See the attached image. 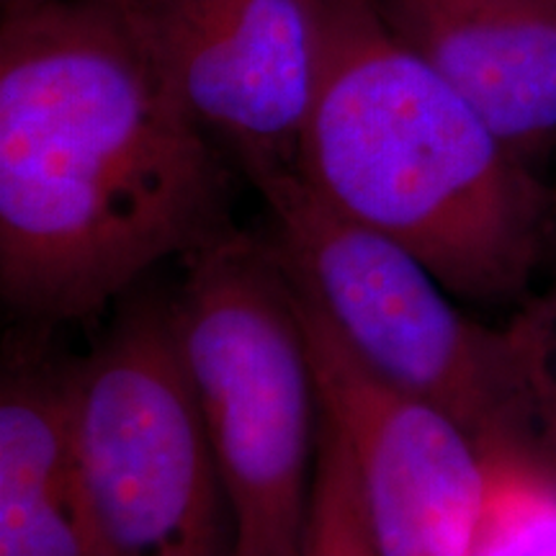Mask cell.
<instances>
[{"mask_svg": "<svg viewBox=\"0 0 556 556\" xmlns=\"http://www.w3.org/2000/svg\"><path fill=\"white\" fill-rule=\"evenodd\" d=\"M0 9V291L80 319L232 227L227 155L103 0Z\"/></svg>", "mask_w": 556, "mask_h": 556, "instance_id": "obj_1", "label": "cell"}, {"mask_svg": "<svg viewBox=\"0 0 556 556\" xmlns=\"http://www.w3.org/2000/svg\"><path fill=\"white\" fill-rule=\"evenodd\" d=\"M315 99L299 176L340 214L400 242L446 291L507 302L556 250V193L374 0H307Z\"/></svg>", "mask_w": 556, "mask_h": 556, "instance_id": "obj_2", "label": "cell"}, {"mask_svg": "<svg viewBox=\"0 0 556 556\" xmlns=\"http://www.w3.org/2000/svg\"><path fill=\"white\" fill-rule=\"evenodd\" d=\"M184 261L168 317L232 510V552L299 554L319 400L294 283L268 240L235 227Z\"/></svg>", "mask_w": 556, "mask_h": 556, "instance_id": "obj_3", "label": "cell"}, {"mask_svg": "<svg viewBox=\"0 0 556 556\" xmlns=\"http://www.w3.org/2000/svg\"><path fill=\"white\" fill-rule=\"evenodd\" d=\"M255 189L289 278L374 374L443 409L479 451L536 446L516 323L492 330L464 317L409 250L340 214L299 173Z\"/></svg>", "mask_w": 556, "mask_h": 556, "instance_id": "obj_4", "label": "cell"}, {"mask_svg": "<svg viewBox=\"0 0 556 556\" xmlns=\"http://www.w3.org/2000/svg\"><path fill=\"white\" fill-rule=\"evenodd\" d=\"M73 438L99 556H222L227 495L168 309L129 315L73 368Z\"/></svg>", "mask_w": 556, "mask_h": 556, "instance_id": "obj_5", "label": "cell"}, {"mask_svg": "<svg viewBox=\"0 0 556 556\" xmlns=\"http://www.w3.org/2000/svg\"><path fill=\"white\" fill-rule=\"evenodd\" d=\"M253 180L299 173L315 99L307 0H103Z\"/></svg>", "mask_w": 556, "mask_h": 556, "instance_id": "obj_6", "label": "cell"}, {"mask_svg": "<svg viewBox=\"0 0 556 556\" xmlns=\"http://www.w3.org/2000/svg\"><path fill=\"white\" fill-rule=\"evenodd\" d=\"M294 291L319 413L345 438L381 556H469L486 495L477 443L443 409L374 374Z\"/></svg>", "mask_w": 556, "mask_h": 556, "instance_id": "obj_7", "label": "cell"}, {"mask_svg": "<svg viewBox=\"0 0 556 556\" xmlns=\"http://www.w3.org/2000/svg\"><path fill=\"white\" fill-rule=\"evenodd\" d=\"M409 52L533 165L556 142L554 0H374Z\"/></svg>", "mask_w": 556, "mask_h": 556, "instance_id": "obj_8", "label": "cell"}, {"mask_svg": "<svg viewBox=\"0 0 556 556\" xmlns=\"http://www.w3.org/2000/svg\"><path fill=\"white\" fill-rule=\"evenodd\" d=\"M0 556H99L75 464L73 371L3 379Z\"/></svg>", "mask_w": 556, "mask_h": 556, "instance_id": "obj_9", "label": "cell"}, {"mask_svg": "<svg viewBox=\"0 0 556 556\" xmlns=\"http://www.w3.org/2000/svg\"><path fill=\"white\" fill-rule=\"evenodd\" d=\"M482 458L486 495L469 556H556V469L533 443Z\"/></svg>", "mask_w": 556, "mask_h": 556, "instance_id": "obj_10", "label": "cell"}, {"mask_svg": "<svg viewBox=\"0 0 556 556\" xmlns=\"http://www.w3.org/2000/svg\"><path fill=\"white\" fill-rule=\"evenodd\" d=\"M302 556H381L356 464L340 430L319 413Z\"/></svg>", "mask_w": 556, "mask_h": 556, "instance_id": "obj_11", "label": "cell"}, {"mask_svg": "<svg viewBox=\"0 0 556 556\" xmlns=\"http://www.w3.org/2000/svg\"><path fill=\"white\" fill-rule=\"evenodd\" d=\"M523 338L533 387V438L556 469V263L548 291L516 319Z\"/></svg>", "mask_w": 556, "mask_h": 556, "instance_id": "obj_12", "label": "cell"}, {"mask_svg": "<svg viewBox=\"0 0 556 556\" xmlns=\"http://www.w3.org/2000/svg\"><path fill=\"white\" fill-rule=\"evenodd\" d=\"M229 556H302V552H299V554H242V552H232Z\"/></svg>", "mask_w": 556, "mask_h": 556, "instance_id": "obj_13", "label": "cell"}, {"mask_svg": "<svg viewBox=\"0 0 556 556\" xmlns=\"http://www.w3.org/2000/svg\"><path fill=\"white\" fill-rule=\"evenodd\" d=\"M0 3H9V0H0Z\"/></svg>", "mask_w": 556, "mask_h": 556, "instance_id": "obj_14", "label": "cell"}, {"mask_svg": "<svg viewBox=\"0 0 556 556\" xmlns=\"http://www.w3.org/2000/svg\"><path fill=\"white\" fill-rule=\"evenodd\" d=\"M554 3H556V0H554Z\"/></svg>", "mask_w": 556, "mask_h": 556, "instance_id": "obj_15", "label": "cell"}]
</instances>
